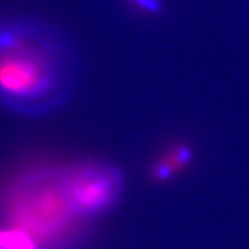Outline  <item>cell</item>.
<instances>
[{
	"mask_svg": "<svg viewBox=\"0 0 249 249\" xmlns=\"http://www.w3.org/2000/svg\"><path fill=\"white\" fill-rule=\"evenodd\" d=\"M79 61L73 45L52 24L30 18L0 22V103L38 116L66 103L75 88Z\"/></svg>",
	"mask_w": 249,
	"mask_h": 249,
	"instance_id": "cell-1",
	"label": "cell"
},
{
	"mask_svg": "<svg viewBox=\"0 0 249 249\" xmlns=\"http://www.w3.org/2000/svg\"><path fill=\"white\" fill-rule=\"evenodd\" d=\"M0 248L37 249V244L30 233L22 229H0Z\"/></svg>",
	"mask_w": 249,
	"mask_h": 249,
	"instance_id": "cell-4",
	"label": "cell"
},
{
	"mask_svg": "<svg viewBox=\"0 0 249 249\" xmlns=\"http://www.w3.org/2000/svg\"><path fill=\"white\" fill-rule=\"evenodd\" d=\"M138 4L139 7L147 12L157 13L160 11V0H134Z\"/></svg>",
	"mask_w": 249,
	"mask_h": 249,
	"instance_id": "cell-5",
	"label": "cell"
},
{
	"mask_svg": "<svg viewBox=\"0 0 249 249\" xmlns=\"http://www.w3.org/2000/svg\"><path fill=\"white\" fill-rule=\"evenodd\" d=\"M0 249H2V248H0Z\"/></svg>",
	"mask_w": 249,
	"mask_h": 249,
	"instance_id": "cell-6",
	"label": "cell"
},
{
	"mask_svg": "<svg viewBox=\"0 0 249 249\" xmlns=\"http://www.w3.org/2000/svg\"><path fill=\"white\" fill-rule=\"evenodd\" d=\"M118 186L117 174L82 170L68 186V197L77 210L92 213L104 209L114 200Z\"/></svg>",
	"mask_w": 249,
	"mask_h": 249,
	"instance_id": "cell-2",
	"label": "cell"
},
{
	"mask_svg": "<svg viewBox=\"0 0 249 249\" xmlns=\"http://www.w3.org/2000/svg\"><path fill=\"white\" fill-rule=\"evenodd\" d=\"M194 158V151L186 143L171 145L152 166V177L157 181H167L188 166Z\"/></svg>",
	"mask_w": 249,
	"mask_h": 249,
	"instance_id": "cell-3",
	"label": "cell"
}]
</instances>
